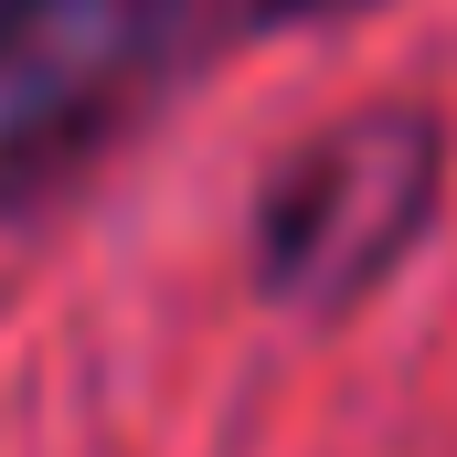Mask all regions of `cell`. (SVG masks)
Wrapping results in <instances>:
<instances>
[{"instance_id": "obj_2", "label": "cell", "mask_w": 457, "mask_h": 457, "mask_svg": "<svg viewBox=\"0 0 457 457\" xmlns=\"http://www.w3.org/2000/svg\"><path fill=\"white\" fill-rule=\"evenodd\" d=\"M32 11H43V0H0V43H11V32H21Z\"/></svg>"}, {"instance_id": "obj_1", "label": "cell", "mask_w": 457, "mask_h": 457, "mask_svg": "<svg viewBox=\"0 0 457 457\" xmlns=\"http://www.w3.org/2000/svg\"><path fill=\"white\" fill-rule=\"evenodd\" d=\"M415 203H426V138L415 128L372 117V128L330 138L277 192V277L287 287H351L361 266L394 255V234L415 224Z\"/></svg>"}]
</instances>
